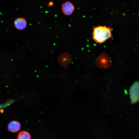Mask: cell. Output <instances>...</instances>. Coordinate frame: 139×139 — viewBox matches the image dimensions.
I'll list each match as a JSON object with an SVG mask.
<instances>
[{"instance_id":"cell-1","label":"cell","mask_w":139,"mask_h":139,"mask_svg":"<svg viewBox=\"0 0 139 139\" xmlns=\"http://www.w3.org/2000/svg\"><path fill=\"white\" fill-rule=\"evenodd\" d=\"M92 33L93 39L96 42L101 44L112 36L110 27L106 25L94 27Z\"/></svg>"},{"instance_id":"cell-2","label":"cell","mask_w":139,"mask_h":139,"mask_svg":"<svg viewBox=\"0 0 139 139\" xmlns=\"http://www.w3.org/2000/svg\"><path fill=\"white\" fill-rule=\"evenodd\" d=\"M110 57L107 54L102 53L98 57L96 61V64L99 68L104 69L109 68L111 64Z\"/></svg>"},{"instance_id":"cell-3","label":"cell","mask_w":139,"mask_h":139,"mask_svg":"<svg viewBox=\"0 0 139 139\" xmlns=\"http://www.w3.org/2000/svg\"><path fill=\"white\" fill-rule=\"evenodd\" d=\"M131 103L134 104L139 100V82H134L130 88L129 90Z\"/></svg>"},{"instance_id":"cell-4","label":"cell","mask_w":139,"mask_h":139,"mask_svg":"<svg viewBox=\"0 0 139 139\" xmlns=\"http://www.w3.org/2000/svg\"><path fill=\"white\" fill-rule=\"evenodd\" d=\"M72 60L71 55L68 53H65L60 55L58 58L59 64L64 67L68 66Z\"/></svg>"},{"instance_id":"cell-5","label":"cell","mask_w":139,"mask_h":139,"mask_svg":"<svg viewBox=\"0 0 139 139\" xmlns=\"http://www.w3.org/2000/svg\"><path fill=\"white\" fill-rule=\"evenodd\" d=\"M61 9L63 14L65 15H69L73 13L75 8L74 5L71 2L68 1L62 4Z\"/></svg>"},{"instance_id":"cell-6","label":"cell","mask_w":139,"mask_h":139,"mask_svg":"<svg viewBox=\"0 0 139 139\" xmlns=\"http://www.w3.org/2000/svg\"><path fill=\"white\" fill-rule=\"evenodd\" d=\"M21 125L19 122L16 120H12L10 122L7 126L8 131L11 132L16 133L20 129Z\"/></svg>"},{"instance_id":"cell-7","label":"cell","mask_w":139,"mask_h":139,"mask_svg":"<svg viewBox=\"0 0 139 139\" xmlns=\"http://www.w3.org/2000/svg\"><path fill=\"white\" fill-rule=\"evenodd\" d=\"M14 24L17 29L21 30L24 29L26 27L27 22L26 20L22 18H19L14 21Z\"/></svg>"},{"instance_id":"cell-8","label":"cell","mask_w":139,"mask_h":139,"mask_svg":"<svg viewBox=\"0 0 139 139\" xmlns=\"http://www.w3.org/2000/svg\"><path fill=\"white\" fill-rule=\"evenodd\" d=\"M31 137L30 133L25 131H21L17 136V139H31Z\"/></svg>"},{"instance_id":"cell-9","label":"cell","mask_w":139,"mask_h":139,"mask_svg":"<svg viewBox=\"0 0 139 139\" xmlns=\"http://www.w3.org/2000/svg\"><path fill=\"white\" fill-rule=\"evenodd\" d=\"M53 3L52 1L49 2L48 3V5L49 6H52L53 5Z\"/></svg>"}]
</instances>
